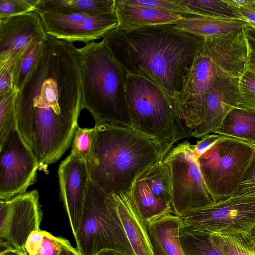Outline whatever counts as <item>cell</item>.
<instances>
[{"instance_id": "obj_1", "label": "cell", "mask_w": 255, "mask_h": 255, "mask_svg": "<svg viewBox=\"0 0 255 255\" xmlns=\"http://www.w3.org/2000/svg\"><path fill=\"white\" fill-rule=\"evenodd\" d=\"M83 108L77 48L47 34L37 65L16 95L17 128L39 170L47 173L71 145Z\"/></svg>"}, {"instance_id": "obj_2", "label": "cell", "mask_w": 255, "mask_h": 255, "mask_svg": "<svg viewBox=\"0 0 255 255\" xmlns=\"http://www.w3.org/2000/svg\"><path fill=\"white\" fill-rule=\"evenodd\" d=\"M102 38L128 74L151 81L177 102L205 42L204 37L171 24L131 29L117 27Z\"/></svg>"}, {"instance_id": "obj_3", "label": "cell", "mask_w": 255, "mask_h": 255, "mask_svg": "<svg viewBox=\"0 0 255 255\" xmlns=\"http://www.w3.org/2000/svg\"><path fill=\"white\" fill-rule=\"evenodd\" d=\"M94 128L89 177L108 195L131 192L137 178L164 159L158 142L131 127L95 121Z\"/></svg>"}, {"instance_id": "obj_4", "label": "cell", "mask_w": 255, "mask_h": 255, "mask_svg": "<svg viewBox=\"0 0 255 255\" xmlns=\"http://www.w3.org/2000/svg\"><path fill=\"white\" fill-rule=\"evenodd\" d=\"M83 108L95 121L131 127L126 96L128 74L115 59L105 40L77 48Z\"/></svg>"}, {"instance_id": "obj_5", "label": "cell", "mask_w": 255, "mask_h": 255, "mask_svg": "<svg viewBox=\"0 0 255 255\" xmlns=\"http://www.w3.org/2000/svg\"><path fill=\"white\" fill-rule=\"evenodd\" d=\"M126 96L131 127L158 142L164 158L178 141L191 136L177 101L156 84L128 74Z\"/></svg>"}, {"instance_id": "obj_6", "label": "cell", "mask_w": 255, "mask_h": 255, "mask_svg": "<svg viewBox=\"0 0 255 255\" xmlns=\"http://www.w3.org/2000/svg\"><path fill=\"white\" fill-rule=\"evenodd\" d=\"M74 238L80 255H94L104 250L133 255L113 200L90 179Z\"/></svg>"}, {"instance_id": "obj_7", "label": "cell", "mask_w": 255, "mask_h": 255, "mask_svg": "<svg viewBox=\"0 0 255 255\" xmlns=\"http://www.w3.org/2000/svg\"><path fill=\"white\" fill-rule=\"evenodd\" d=\"M254 146L221 136L197 159L206 186L216 202L234 196Z\"/></svg>"}, {"instance_id": "obj_8", "label": "cell", "mask_w": 255, "mask_h": 255, "mask_svg": "<svg viewBox=\"0 0 255 255\" xmlns=\"http://www.w3.org/2000/svg\"><path fill=\"white\" fill-rule=\"evenodd\" d=\"M171 169L173 213L180 217L187 212L216 202L208 191L187 141L173 147L163 160Z\"/></svg>"}, {"instance_id": "obj_9", "label": "cell", "mask_w": 255, "mask_h": 255, "mask_svg": "<svg viewBox=\"0 0 255 255\" xmlns=\"http://www.w3.org/2000/svg\"><path fill=\"white\" fill-rule=\"evenodd\" d=\"M181 218L182 228L192 230L249 232L255 225V196H232L190 210Z\"/></svg>"}, {"instance_id": "obj_10", "label": "cell", "mask_w": 255, "mask_h": 255, "mask_svg": "<svg viewBox=\"0 0 255 255\" xmlns=\"http://www.w3.org/2000/svg\"><path fill=\"white\" fill-rule=\"evenodd\" d=\"M39 164L17 128L0 143V200L27 192L37 179Z\"/></svg>"}, {"instance_id": "obj_11", "label": "cell", "mask_w": 255, "mask_h": 255, "mask_svg": "<svg viewBox=\"0 0 255 255\" xmlns=\"http://www.w3.org/2000/svg\"><path fill=\"white\" fill-rule=\"evenodd\" d=\"M39 199L34 190L0 200V252L15 250L25 254L28 237L40 229L42 214Z\"/></svg>"}, {"instance_id": "obj_12", "label": "cell", "mask_w": 255, "mask_h": 255, "mask_svg": "<svg viewBox=\"0 0 255 255\" xmlns=\"http://www.w3.org/2000/svg\"><path fill=\"white\" fill-rule=\"evenodd\" d=\"M58 175L61 198L74 237L80 227L90 179L86 160L70 153L60 163Z\"/></svg>"}, {"instance_id": "obj_13", "label": "cell", "mask_w": 255, "mask_h": 255, "mask_svg": "<svg viewBox=\"0 0 255 255\" xmlns=\"http://www.w3.org/2000/svg\"><path fill=\"white\" fill-rule=\"evenodd\" d=\"M237 78L217 80L203 100L200 123L193 129L191 136L202 138L214 131L233 108L238 107Z\"/></svg>"}, {"instance_id": "obj_14", "label": "cell", "mask_w": 255, "mask_h": 255, "mask_svg": "<svg viewBox=\"0 0 255 255\" xmlns=\"http://www.w3.org/2000/svg\"><path fill=\"white\" fill-rule=\"evenodd\" d=\"M44 33L36 11L0 19V62L18 60L34 39Z\"/></svg>"}, {"instance_id": "obj_15", "label": "cell", "mask_w": 255, "mask_h": 255, "mask_svg": "<svg viewBox=\"0 0 255 255\" xmlns=\"http://www.w3.org/2000/svg\"><path fill=\"white\" fill-rule=\"evenodd\" d=\"M131 246L133 255H154L147 223L142 218L131 192L110 195Z\"/></svg>"}, {"instance_id": "obj_16", "label": "cell", "mask_w": 255, "mask_h": 255, "mask_svg": "<svg viewBox=\"0 0 255 255\" xmlns=\"http://www.w3.org/2000/svg\"><path fill=\"white\" fill-rule=\"evenodd\" d=\"M118 21L116 13L91 15L79 22L43 26L46 33L59 39L70 43H85L99 39L108 31L117 27Z\"/></svg>"}, {"instance_id": "obj_17", "label": "cell", "mask_w": 255, "mask_h": 255, "mask_svg": "<svg viewBox=\"0 0 255 255\" xmlns=\"http://www.w3.org/2000/svg\"><path fill=\"white\" fill-rule=\"evenodd\" d=\"M146 223L154 255H185L180 238V217L169 213Z\"/></svg>"}, {"instance_id": "obj_18", "label": "cell", "mask_w": 255, "mask_h": 255, "mask_svg": "<svg viewBox=\"0 0 255 255\" xmlns=\"http://www.w3.org/2000/svg\"><path fill=\"white\" fill-rule=\"evenodd\" d=\"M115 12L118 21L117 27L124 29L170 24L184 18L180 15L126 4L122 0H115Z\"/></svg>"}, {"instance_id": "obj_19", "label": "cell", "mask_w": 255, "mask_h": 255, "mask_svg": "<svg viewBox=\"0 0 255 255\" xmlns=\"http://www.w3.org/2000/svg\"><path fill=\"white\" fill-rule=\"evenodd\" d=\"M170 24L177 29L204 38L221 37L250 26L246 20L201 16L184 17Z\"/></svg>"}, {"instance_id": "obj_20", "label": "cell", "mask_w": 255, "mask_h": 255, "mask_svg": "<svg viewBox=\"0 0 255 255\" xmlns=\"http://www.w3.org/2000/svg\"><path fill=\"white\" fill-rule=\"evenodd\" d=\"M213 133L255 146V110L232 108Z\"/></svg>"}, {"instance_id": "obj_21", "label": "cell", "mask_w": 255, "mask_h": 255, "mask_svg": "<svg viewBox=\"0 0 255 255\" xmlns=\"http://www.w3.org/2000/svg\"><path fill=\"white\" fill-rule=\"evenodd\" d=\"M36 12L87 14L115 13V0H41Z\"/></svg>"}, {"instance_id": "obj_22", "label": "cell", "mask_w": 255, "mask_h": 255, "mask_svg": "<svg viewBox=\"0 0 255 255\" xmlns=\"http://www.w3.org/2000/svg\"><path fill=\"white\" fill-rule=\"evenodd\" d=\"M131 193L142 218L146 222L173 213L171 204L156 198L151 192L143 173L136 179Z\"/></svg>"}, {"instance_id": "obj_23", "label": "cell", "mask_w": 255, "mask_h": 255, "mask_svg": "<svg viewBox=\"0 0 255 255\" xmlns=\"http://www.w3.org/2000/svg\"><path fill=\"white\" fill-rule=\"evenodd\" d=\"M210 237L223 255H255V242L248 232L213 233Z\"/></svg>"}, {"instance_id": "obj_24", "label": "cell", "mask_w": 255, "mask_h": 255, "mask_svg": "<svg viewBox=\"0 0 255 255\" xmlns=\"http://www.w3.org/2000/svg\"><path fill=\"white\" fill-rule=\"evenodd\" d=\"M180 0L182 5L192 11L197 16L246 20L239 9L229 4L226 0Z\"/></svg>"}, {"instance_id": "obj_25", "label": "cell", "mask_w": 255, "mask_h": 255, "mask_svg": "<svg viewBox=\"0 0 255 255\" xmlns=\"http://www.w3.org/2000/svg\"><path fill=\"white\" fill-rule=\"evenodd\" d=\"M47 35L46 33L34 38L17 60L14 76L16 92L22 88L37 65L43 50Z\"/></svg>"}, {"instance_id": "obj_26", "label": "cell", "mask_w": 255, "mask_h": 255, "mask_svg": "<svg viewBox=\"0 0 255 255\" xmlns=\"http://www.w3.org/2000/svg\"><path fill=\"white\" fill-rule=\"evenodd\" d=\"M143 175L153 195L172 205V186L169 164L163 160L147 169Z\"/></svg>"}, {"instance_id": "obj_27", "label": "cell", "mask_w": 255, "mask_h": 255, "mask_svg": "<svg viewBox=\"0 0 255 255\" xmlns=\"http://www.w3.org/2000/svg\"><path fill=\"white\" fill-rule=\"evenodd\" d=\"M210 233L182 228L180 238L185 255H223L212 243Z\"/></svg>"}, {"instance_id": "obj_28", "label": "cell", "mask_w": 255, "mask_h": 255, "mask_svg": "<svg viewBox=\"0 0 255 255\" xmlns=\"http://www.w3.org/2000/svg\"><path fill=\"white\" fill-rule=\"evenodd\" d=\"M16 91L0 96V143L17 128Z\"/></svg>"}, {"instance_id": "obj_29", "label": "cell", "mask_w": 255, "mask_h": 255, "mask_svg": "<svg viewBox=\"0 0 255 255\" xmlns=\"http://www.w3.org/2000/svg\"><path fill=\"white\" fill-rule=\"evenodd\" d=\"M126 4L143 7L184 17L197 16L182 5L181 0H122Z\"/></svg>"}, {"instance_id": "obj_30", "label": "cell", "mask_w": 255, "mask_h": 255, "mask_svg": "<svg viewBox=\"0 0 255 255\" xmlns=\"http://www.w3.org/2000/svg\"><path fill=\"white\" fill-rule=\"evenodd\" d=\"M238 107L255 110V72L248 66L238 78Z\"/></svg>"}, {"instance_id": "obj_31", "label": "cell", "mask_w": 255, "mask_h": 255, "mask_svg": "<svg viewBox=\"0 0 255 255\" xmlns=\"http://www.w3.org/2000/svg\"><path fill=\"white\" fill-rule=\"evenodd\" d=\"M94 134V128H80L76 129L74 135L71 154L86 160L91 151Z\"/></svg>"}, {"instance_id": "obj_32", "label": "cell", "mask_w": 255, "mask_h": 255, "mask_svg": "<svg viewBox=\"0 0 255 255\" xmlns=\"http://www.w3.org/2000/svg\"><path fill=\"white\" fill-rule=\"evenodd\" d=\"M235 196H255V146L252 156L240 180Z\"/></svg>"}, {"instance_id": "obj_33", "label": "cell", "mask_w": 255, "mask_h": 255, "mask_svg": "<svg viewBox=\"0 0 255 255\" xmlns=\"http://www.w3.org/2000/svg\"><path fill=\"white\" fill-rule=\"evenodd\" d=\"M17 59L0 62V96L15 91L14 76Z\"/></svg>"}, {"instance_id": "obj_34", "label": "cell", "mask_w": 255, "mask_h": 255, "mask_svg": "<svg viewBox=\"0 0 255 255\" xmlns=\"http://www.w3.org/2000/svg\"><path fill=\"white\" fill-rule=\"evenodd\" d=\"M34 11L24 0H0V19Z\"/></svg>"}, {"instance_id": "obj_35", "label": "cell", "mask_w": 255, "mask_h": 255, "mask_svg": "<svg viewBox=\"0 0 255 255\" xmlns=\"http://www.w3.org/2000/svg\"><path fill=\"white\" fill-rule=\"evenodd\" d=\"M62 237H56L45 231L35 255H61Z\"/></svg>"}, {"instance_id": "obj_36", "label": "cell", "mask_w": 255, "mask_h": 255, "mask_svg": "<svg viewBox=\"0 0 255 255\" xmlns=\"http://www.w3.org/2000/svg\"><path fill=\"white\" fill-rule=\"evenodd\" d=\"M45 231L40 229L32 232L27 238L24 246L26 255H35L37 249L43 240Z\"/></svg>"}, {"instance_id": "obj_37", "label": "cell", "mask_w": 255, "mask_h": 255, "mask_svg": "<svg viewBox=\"0 0 255 255\" xmlns=\"http://www.w3.org/2000/svg\"><path fill=\"white\" fill-rule=\"evenodd\" d=\"M221 136L214 134H208L202 138L195 145H193V150L195 157L197 159L206 150L211 147L220 138Z\"/></svg>"}, {"instance_id": "obj_38", "label": "cell", "mask_w": 255, "mask_h": 255, "mask_svg": "<svg viewBox=\"0 0 255 255\" xmlns=\"http://www.w3.org/2000/svg\"><path fill=\"white\" fill-rule=\"evenodd\" d=\"M239 9L250 26H255V0H249L246 4Z\"/></svg>"}, {"instance_id": "obj_39", "label": "cell", "mask_w": 255, "mask_h": 255, "mask_svg": "<svg viewBox=\"0 0 255 255\" xmlns=\"http://www.w3.org/2000/svg\"><path fill=\"white\" fill-rule=\"evenodd\" d=\"M243 31L248 46L255 53V26H246Z\"/></svg>"}, {"instance_id": "obj_40", "label": "cell", "mask_w": 255, "mask_h": 255, "mask_svg": "<svg viewBox=\"0 0 255 255\" xmlns=\"http://www.w3.org/2000/svg\"><path fill=\"white\" fill-rule=\"evenodd\" d=\"M62 252L61 255H80L77 250L74 249L69 242L62 238Z\"/></svg>"}, {"instance_id": "obj_41", "label": "cell", "mask_w": 255, "mask_h": 255, "mask_svg": "<svg viewBox=\"0 0 255 255\" xmlns=\"http://www.w3.org/2000/svg\"><path fill=\"white\" fill-rule=\"evenodd\" d=\"M248 54L247 64L248 67L255 72V53L248 46Z\"/></svg>"}, {"instance_id": "obj_42", "label": "cell", "mask_w": 255, "mask_h": 255, "mask_svg": "<svg viewBox=\"0 0 255 255\" xmlns=\"http://www.w3.org/2000/svg\"><path fill=\"white\" fill-rule=\"evenodd\" d=\"M94 255H125V254L112 250H104Z\"/></svg>"}, {"instance_id": "obj_43", "label": "cell", "mask_w": 255, "mask_h": 255, "mask_svg": "<svg viewBox=\"0 0 255 255\" xmlns=\"http://www.w3.org/2000/svg\"><path fill=\"white\" fill-rule=\"evenodd\" d=\"M0 255H26V254L15 250H7L0 252Z\"/></svg>"}, {"instance_id": "obj_44", "label": "cell", "mask_w": 255, "mask_h": 255, "mask_svg": "<svg viewBox=\"0 0 255 255\" xmlns=\"http://www.w3.org/2000/svg\"><path fill=\"white\" fill-rule=\"evenodd\" d=\"M248 233L252 239L255 242V225L251 229Z\"/></svg>"}]
</instances>
